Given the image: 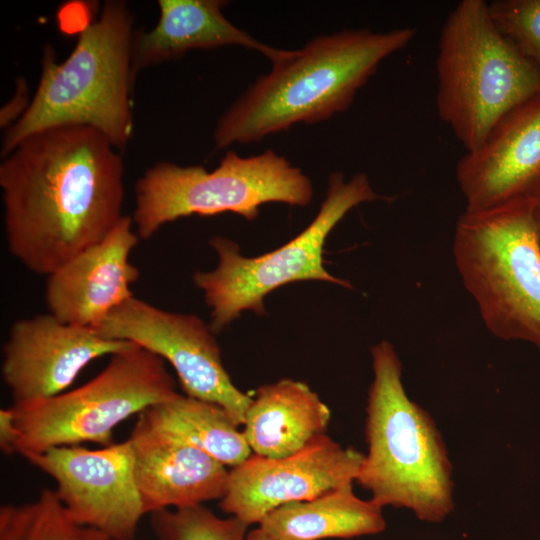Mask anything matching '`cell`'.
I'll use <instances>...</instances> for the list:
<instances>
[{
    "label": "cell",
    "mask_w": 540,
    "mask_h": 540,
    "mask_svg": "<svg viewBox=\"0 0 540 540\" xmlns=\"http://www.w3.org/2000/svg\"><path fill=\"white\" fill-rule=\"evenodd\" d=\"M117 148L84 125L39 130L0 163L3 223L10 254L48 276L104 239L124 202Z\"/></svg>",
    "instance_id": "cell-1"
},
{
    "label": "cell",
    "mask_w": 540,
    "mask_h": 540,
    "mask_svg": "<svg viewBox=\"0 0 540 540\" xmlns=\"http://www.w3.org/2000/svg\"><path fill=\"white\" fill-rule=\"evenodd\" d=\"M415 35L414 28L401 27L316 36L273 63L220 116L213 132L215 148L258 142L298 123H318L345 111L382 61Z\"/></svg>",
    "instance_id": "cell-2"
},
{
    "label": "cell",
    "mask_w": 540,
    "mask_h": 540,
    "mask_svg": "<svg viewBox=\"0 0 540 540\" xmlns=\"http://www.w3.org/2000/svg\"><path fill=\"white\" fill-rule=\"evenodd\" d=\"M133 24L126 2L109 0L80 30L64 61L45 46L38 86L27 110L6 130L2 158L29 135L61 125L92 127L118 150L128 144L134 131Z\"/></svg>",
    "instance_id": "cell-3"
},
{
    "label": "cell",
    "mask_w": 540,
    "mask_h": 540,
    "mask_svg": "<svg viewBox=\"0 0 540 540\" xmlns=\"http://www.w3.org/2000/svg\"><path fill=\"white\" fill-rule=\"evenodd\" d=\"M371 357L368 451L355 481L382 508H404L420 521L440 523L454 509L453 467L446 444L430 414L409 398L392 343L380 341L371 348Z\"/></svg>",
    "instance_id": "cell-4"
},
{
    "label": "cell",
    "mask_w": 540,
    "mask_h": 540,
    "mask_svg": "<svg viewBox=\"0 0 540 540\" xmlns=\"http://www.w3.org/2000/svg\"><path fill=\"white\" fill-rule=\"evenodd\" d=\"M438 115L465 151L510 110L540 94V69L494 26L487 3L462 0L442 26L436 58Z\"/></svg>",
    "instance_id": "cell-5"
},
{
    "label": "cell",
    "mask_w": 540,
    "mask_h": 540,
    "mask_svg": "<svg viewBox=\"0 0 540 540\" xmlns=\"http://www.w3.org/2000/svg\"><path fill=\"white\" fill-rule=\"evenodd\" d=\"M462 283L487 329L540 348V238L533 200L465 211L453 235Z\"/></svg>",
    "instance_id": "cell-6"
},
{
    "label": "cell",
    "mask_w": 540,
    "mask_h": 540,
    "mask_svg": "<svg viewBox=\"0 0 540 540\" xmlns=\"http://www.w3.org/2000/svg\"><path fill=\"white\" fill-rule=\"evenodd\" d=\"M313 197L310 178L271 149L242 157L228 150L219 165L180 166L162 161L136 182L132 221L141 240L179 218L234 213L248 221L270 202L307 206Z\"/></svg>",
    "instance_id": "cell-7"
},
{
    "label": "cell",
    "mask_w": 540,
    "mask_h": 540,
    "mask_svg": "<svg viewBox=\"0 0 540 540\" xmlns=\"http://www.w3.org/2000/svg\"><path fill=\"white\" fill-rule=\"evenodd\" d=\"M383 197L377 194L365 173L348 181L342 172H332L320 209L312 222L281 247L257 257H244L229 238L214 236L209 244L218 256L212 271H197L192 279L204 293L210 308L209 324L219 333L243 311L265 314L264 298L273 290L295 281L318 280L352 288L324 267L327 236L354 207Z\"/></svg>",
    "instance_id": "cell-8"
},
{
    "label": "cell",
    "mask_w": 540,
    "mask_h": 540,
    "mask_svg": "<svg viewBox=\"0 0 540 540\" xmlns=\"http://www.w3.org/2000/svg\"><path fill=\"white\" fill-rule=\"evenodd\" d=\"M177 394L164 360L134 344L112 354L98 375L76 389L11 405L16 453L24 457L85 442L111 445L117 425Z\"/></svg>",
    "instance_id": "cell-9"
},
{
    "label": "cell",
    "mask_w": 540,
    "mask_h": 540,
    "mask_svg": "<svg viewBox=\"0 0 540 540\" xmlns=\"http://www.w3.org/2000/svg\"><path fill=\"white\" fill-rule=\"evenodd\" d=\"M93 329L161 357L174 368L185 395L214 403L238 426L244 424L252 397L234 385L214 332L197 315L170 312L133 296Z\"/></svg>",
    "instance_id": "cell-10"
},
{
    "label": "cell",
    "mask_w": 540,
    "mask_h": 540,
    "mask_svg": "<svg viewBox=\"0 0 540 540\" xmlns=\"http://www.w3.org/2000/svg\"><path fill=\"white\" fill-rule=\"evenodd\" d=\"M24 458L56 483L55 494L70 516L115 540H133L144 516L128 439L87 449L58 446Z\"/></svg>",
    "instance_id": "cell-11"
},
{
    "label": "cell",
    "mask_w": 540,
    "mask_h": 540,
    "mask_svg": "<svg viewBox=\"0 0 540 540\" xmlns=\"http://www.w3.org/2000/svg\"><path fill=\"white\" fill-rule=\"evenodd\" d=\"M364 454L342 447L323 434L300 451L281 458L251 454L229 470L220 509L248 526L259 524L274 509L314 499L353 484Z\"/></svg>",
    "instance_id": "cell-12"
},
{
    "label": "cell",
    "mask_w": 540,
    "mask_h": 540,
    "mask_svg": "<svg viewBox=\"0 0 540 540\" xmlns=\"http://www.w3.org/2000/svg\"><path fill=\"white\" fill-rule=\"evenodd\" d=\"M136 343L101 337L91 327L40 314L12 324L3 345L1 375L12 406L65 392L91 361Z\"/></svg>",
    "instance_id": "cell-13"
},
{
    "label": "cell",
    "mask_w": 540,
    "mask_h": 540,
    "mask_svg": "<svg viewBox=\"0 0 540 540\" xmlns=\"http://www.w3.org/2000/svg\"><path fill=\"white\" fill-rule=\"evenodd\" d=\"M465 211L533 199L540 190V94L507 112L456 164Z\"/></svg>",
    "instance_id": "cell-14"
},
{
    "label": "cell",
    "mask_w": 540,
    "mask_h": 540,
    "mask_svg": "<svg viewBox=\"0 0 540 540\" xmlns=\"http://www.w3.org/2000/svg\"><path fill=\"white\" fill-rule=\"evenodd\" d=\"M132 218L123 216L110 233L48 275L45 302L64 323L96 327L133 297L139 270L129 258L140 240Z\"/></svg>",
    "instance_id": "cell-15"
},
{
    "label": "cell",
    "mask_w": 540,
    "mask_h": 540,
    "mask_svg": "<svg viewBox=\"0 0 540 540\" xmlns=\"http://www.w3.org/2000/svg\"><path fill=\"white\" fill-rule=\"evenodd\" d=\"M128 441L144 515L224 496L229 470L205 452L172 440L138 419Z\"/></svg>",
    "instance_id": "cell-16"
},
{
    "label": "cell",
    "mask_w": 540,
    "mask_h": 540,
    "mask_svg": "<svg viewBox=\"0 0 540 540\" xmlns=\"http://www.w3.org/2000/svg\"><path fill=\"white\" fill-rule=\"evenodd\" d=\"M159 19L149 31H135L132 69L136 79L144 68L182 57L193 49L241 46L255 50L272 64L289 56L260 42L232 24L223 14L222 0H159Z\"/></svg>",
    "instance_id": "cell-17"
},
{
    "label": "cell",
    "mask_w": 540,
    "mask_h": 540,
    "mask_svg": "<svg viewBox=\"0 0 540 540\" xmlns=\"http://www.w3.org/2000/svg\"><path fill=\"white\" fill-rule=\"evenodd\" d=\"M328 406L306 383L281 379L255 390L243 433L253 454L281 458L325 434Z\"/></svg>",
    "instance_id": "cell-18"
},
{
    "label": "cell",
    "mask_w": 540,
    "mask_h": 540,
    "mask_svg": "<svg viewBox=\"0 0 540 540\" xmlns=\"http://www.w3.org/2000/svg\"><path fill=\"white\" fill-rule=\"evenodd\" d=\"M275 540L350 539L386 529L383 508L355 495L353 484L314 499L282 505L258 524Z\"/></svg>",
    "instance_id": "cell-19"
},
{
    "label": "cell",
    "mask_w": 540,
    "mask_h": 540,
    "mask_svg": "<svg viewBox=\"0 0 540 540\" xmlns=\"http://www.w3.org/2000/svg\"><path fill=\"white\" fill-rule=\"evenodd\" d=\"M138 420L156 432L195 447L226 467L246 460L252 451L243 430L225 409L187 395L148 407Z\"/></svg>",
    "instance_id": "cell-20"
},
{
    "label": "cell",
    "mask_w": 540,
    "mask_h": 540,
    "mask_svg": "<svg viewBox=\"0 0 540 540\" xmlns=\"http://www.w3.org/2000/svg\"><path fill=\"white\" fill-rule=\"evenodd\" d=\"M0 540H115L77 523L57 498L43 488L32 501L0 507Z\"/></svg>",
    "instance_id": "cell-21"
},
{
    "label": "cell",
    "mask_w": 540,
    "mask_h": 540,
    "mask_svg": "<svg viewBox=\"0 0 540 540\" xmlns=\"http://www.w3.org/2000/svg\"><path fill=\"white\" fill-rule=\"evenodd\" d=\"M158 540H246L248 525L235 516L221 518L203 504L150 514Z\"/></svg>",
    "instance_id": "cell-22"
},
{
    "label": "cell",
    "mask_w": 540,
    "mask_h": 540,
    "mask_svg": "<svg viewBox=\"0 0 540 540\" xmlns=\"http://www.w3.org/2000/svg\"><path fill=\"white\" fill-rule=\"evenodd\" d=\"M487 6L499 33L540 69V0H494Z\"/></svg>",
    "instance_id": "cell-23"
},
{
    "label": "cell",
    "mask_w": 540,
    "mask_h": 540,
    "mask_svg": "<svg viewBox=\"0 0 540 540\" xmlns=\"http://www.w3.org/2000/svg\"><path fill=\"white\" fill-rule=\"evenodd\" d=\"M31 98L28 97V86L26 82L19 78L16 83V90L10 101L1 108L0 126L6 130L12 126L27 110Z\"/></svg>",
    "instance_id": "cell-24"
},
{
    "label": "cell",
    "mask_w": 540,
    "mask_h": 540,
    "mask_svg": "<svg viewBox=\"0 0 540 540\" xmlns=\"http://www.w3.org/2000/svg\"><path fill=\"white\" fill-rule=\"evenodd\" d=\"M18 432L10 407L0 410V448L6 455L16 453Z\"/></svg>",
    "instance_id": "cell-25"
},
{
    "label": "cell",
    "mask_w": 540,
    "mask_h": 540,
    "mask_svg": "<svg viewBox=\"0 0 540 540\" xmlns=\"http://www.w3.org/2000/svg\"><path fill=\"white\" fill-rule=\"evenodd\" d=\"M246 540H275L265 532H263L259 527L249 531L246 536Z\"/></svg>",
    "instance_id": "cell-26"
},
{
    "label": "cell",
    "mask_w": 540,
    "mask_h": 540,
    "mask_svg": "<svg viewBox=\"0 0 540 540\" xmlns=\"http://www.w3.org/2000/svg\"><path fill=\"white\" fill-rule=\"evenodd\" d=\"M532 200H533V214L535 217L538 234L540 238V190L538 191V193L535 195V197Z\"/></svg>",
    "instance_id": "cell-27"
}]
</instances>
